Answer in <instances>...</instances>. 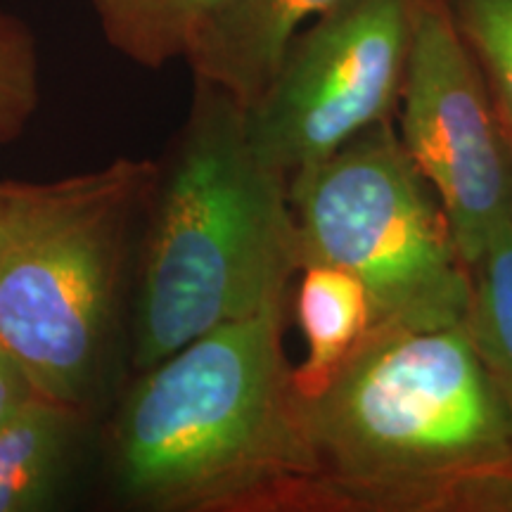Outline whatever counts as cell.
<instances>
[{"label": "cell", "mask_w": 512, "mask_h": 512, "mask_svg": "<svg viewBox=\"0 0 512 512\" xmlns=\"http://www.w3.org/2000/svg\"><path fill=\"white\" fill-rule=\"evenodd\" d=\"M290 202L304 264L356 275L370 294L373 330L465 323L472 268L394 119L292 174Z\"/></svg>", "instance_id": "obj_5"}, {"label": "cell", "mask_w": 512, "mask_h": 512, "mask_svg": "<svg viewBox=\"0 0 512 512\" xmlns=\"http://www.w3.org/2000/svg\"><path fill=\"white\" fill-rule=\"evenodd\" d=\"M233 0H88L107 46L143 69L188 60Z\"/></svg>", "instance_id": "obj_11"}, {"label": "cell", "mask_w": 512, "mask_h": 512, "mask_svg": "<svg viewBox=\"0 0 512 512\" xmlns=\"http://www.w3.org/2000/svg\"><path fill=\"white\" fill-rule=\"evenodd\" d=\"M287 304L136 373L107 427L121 501L147 512H330L285 356Z\"/></svg>", "instance_id": "obj_1"}, {"label": "cell", "mask_w": 512, "mask_h": 512, "mask_svg": "<svg viewBox=\"0 0 512 512\" xmlns=\"http://www.w3.org/2000/svg\"><path fill=\"white\" fill-rule=\"evenodd\" d=\"M337 3L342 0H233L185 62L195 79L214 83L249 110L292 38Z\"/></svg>", "instance_id": "obj_8"}, {"label": "cell", "mask_w": 512, "mask_h": 512, "mask_svg": "<svg viewBox=\"0 0 512 512\" xmlns=\"http://www.w3.org/2000/svg\"><path fill=\"white\" fill-rule=\"evenodd\" d=\"M294 313L306 339V358L292 368V380L302 399H313L370 335L373 304L356 275L309 261L299 271Z\"/></svg>", "instance_id": "obj_9"}, {"label": "cell", "mask_w": 512, "mask_h": 512, "mask_svg": "<svg viewBox=\"0 0 512 512\" xmlns=\"http://www.w3.org/2000/svg\"><path fill=\"white\" fill-rule=\"evenodd\" d=\"M451 8L512 138V0H453Z\"/></svg>", "instance_id": "obj_14"}, {"label": "cell", "mask_w": 512, "mask_h": 512, "mask_svg": "<svg viewBox=\"0 0 512 512\" xmlns=\"http://www.w3.org/2000/svg\"><path fill=\"white\" fill-rule=\"evenodd\" d=\"M0 190H3V181H0Z\"/></svg>", "instance_id": "obj_17"}, {"label": "cell", "mask_w": 512, "mask_h": 512, "mask_svg": "<svg viewBox=\"0 0 512 512\" xmlns=\"http://www.w3.org/2000/svg\"><path fill=\"white\" fill-rule=\"evenodd\" d=\"M41 107V55L34 31L0 5V145L17 143Z\"/></svg>", "instance_id": "obj_13"}, {"label": "cell", "mask_w": 512, "mask_h": 512, "mask_svg": "<svg viewBox=\"0 0 512 512\" xmlns=\"http://www.w3.org/2000/svg\"><path fill=\"white\" fill-rule=\"evenodd\" d=\"M302 408L330 512H512V422L465 323L373 330Z\"/></svg>", "instance_id": "obj_2"}, {"label": "cell", "mask_w": 512, "mask_h": 512, "mask_svg": "<svg viewBox=\"0 0 512 512\" xmlns=\"http://www.w3.org/2000/svg\"><path fill=\"white\" fill-rule=\"evenodd\" d=\"M88 415L34 394L0 425V512L46 508L72 467Z\"/></svg>", "instance_id": "obj_10"}, {"label": "cell", "mask_w": 512, "mask_h": 512, "mask_svg": "<svg viewBox=\"0 0 512 512\" xmlns=\"http://www.w3.org/2000/svg\"><path fill=\"white\" fill-rule=\"evenodd\" d=\"M465 328L512 422V226L498 233L472 268Z\"/></svg>", "instance_id": "obj_12"}, {"label": "cell", "mask_w": 512, "mask_h": 512, "mask_svg": "<svg viewBox=\"0 0 512 512\" xmlns=\"http://www.w3.org/2000/svg\"><path fill=\"white\" fill-rule=\"evenodd\" d=\"M408 157L444 209L465 264L512 226L508 133L451 0H420L399 110Z\"/></svg>", "instance_id": "obj_7"}, {"label": "cell", "mask_w": 512, "mask_h": 512, "mask_svg": "<svg viewBox=\"0 0 512 512\" xmlns=\"http://www.w3.org/2000/svg\"><path fill=\"white\" fill-rule=\"evenodd\" d=\"M155 159L0 190V349L36 394L91 418L128 323Z\"/></svg>", "instance_id": "obj_4"}, {"label": "cell", "mask_w": 512, "mask_h": 512, "mask_svg": "<svg viewBox=\"0 0 512 512\" xmlns=\"http://www.w3.org/2000/svg\"><path fill=\"white\" fill-rule=\"evenodd\" d=\"M508 147H510V164H512V138L508 136Z\"/></svg>", "instance_id": "obj_16"}, {"label": "cell", "mask_w": 512, "mask_h": 512, "mask_svg": "<svg viewBox=\"0 0 512 512\" xmlns=\"http://www.w3.org/2000/svg\"><path fill=\"white\" fill-rule=\"evenodd\" d=\"M302 266L290 178L256 152L245 107L195 79L140 230L131 368L140 373L221 325L287 304Z\"/></svg>", "instance_id": "obj_3"}, {"label": "cell", "mask_w": 512, "mask_h": 512, "mask_svg": "<svg viewBox=\"0 0 512 512\" xmlns=\"http://www.w3.org/2000/svg\"><path fill=\"white\" fill-rule=\"evenodd\" d=\"M420 0H342L292 38L247 117L264 162L290 178L396 119Z\"/></svg>", "instance_id": "obj_6"}, {"label": "cell", "mask_w": 512, "mask_h": 512, "mask_svg": "<svg viewBox=\"0 0 512 512\" xmlns=\"http://www.w3.org/2000/svg\"><path fill=\"white\" fill-rule=\"evenodd\" d=\"M36 389L12 358L0 349V425L27 403Z\"/></svg>", "instance_id": "obj_15"}]
</instances>
